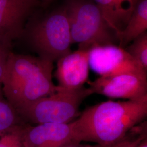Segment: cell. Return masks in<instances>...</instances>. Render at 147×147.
<instances>
[{
  "label": "cell",
  "instance_id": "obj_1",
  "mask_svg": "<svg viewBox=\"0 0 147 147\" xmlns=\"http://www.w3.org/2000/svg\"><path fill=\"white\" fill-rule=\"evenodd\" d=\"M147 116V95L125 101L109 100L90 106L73 121L74 140L111 147Z\"/></svg>",
  "mask_w": 147,
  "mask_h": 147
},
{
  "label": "cell",
  "instance_id": "obj_2",
  "mask_svg": "<svg viewBox=\"0 0 147 147\" xmlns=\"http://www.w3.org/2000/svg\"><path fill=\"white\" fill-rule=\"evenodd\" d=\"M53 63L40 56L10 53L2 84L16 112L58 90L53 81Z\"/></svg>",
  "mask_w": 147,
  "mask_h": 147
},
{
  "label": "cell",
  "instance_id": "obj_3",
  "mask_svg": "<svg viewBox=\"0 0 147 147\" xmlns=\"http://www.w3.org/2000/svg\"><path fill=\"white\" fill-rule=\"evenodd\" d=\"M90 95L89 89L84 87L75 90L59 87L54 94L32 102L17 113L26 124H68L79 117L80 105Z\"/></svg>",
  "mask_w": 147,
  "mask_h": 147
},
{
  "label": "cell",
  "instance_id": "obj_4",
  "mask_svg": "<svg viewBox=\"0 0 147 147\" xmlns=\"http://www.w3.org/2000/svg\"><path fill=\"white\" fill-rule=\"evenodd\" d=\"M66 8L72 43L78 44L79 49L113 44L116 35L94 2L74 0Z\"/></svg>",
  "mask_w": 147,
  "mask_h": 147
},
{
  "label": "cell",
  "instance_id": "obj_5",
  "mask_svg": "<svg viewBox=\"0 0 147 147\" xmlns=\"http://www.w3.org/2000/svg\"><path fill=\"white\" fill-rule=\"evenodd\" d=\"M30 37L39 56L53 62L71 53L73 43L67 8L55 11L38 22Z\"/></svg>",
  "mask_w": 147,
  "mask_h": 147
},
{
  "label": "cell",
  "instance_id": "obj_6",
  "mask_svg": "<svg viewBox=\"0 0 147 147\" xmlns=\"http://www.w3.org/2000/svg\"><path fill=\"white\" fill-rule=\"evenodd\" d=\"M91 94L110 98L136 100L147 95V73H125L100 76L88 82Z\"/></svg>",
  "mask_w": 147,
  "mask_h": 147
},
{
  "label": "cell",
  "instance_id": "obj_7",
  "mask_svg": "<svg viewBox=\"0 0 147 147\" xmlns=\"http://www.w3.org/2000/svg\"><path fill=\"white\" fill-rule=\"evenodd\" d=\"M89 67L100 76L125 73H146L125 49L114 44L96 46L89 50Z\"/></svg>",
  "mask_w": 147,
  "mask_h": 147
},
{
  "label": "cell",
  "instance_id": "obj_8",
  "mask_svg": "<svg viewBox=\"0 0 147 147\" xmlns=\"http://www.w3.org/2000/svg\"><path fill=\"white\" fill-rule=\"evenodd\" d=\"M55 76L58 86L64 89H80L89 77V50L78 49L57 61Z\"/></svg>",
  "mask_w": 147,
  "mask_h": 147
},
{
  "label": "cell",
  "instance_id": "obj_9",
  "mask_svg": "<svg viewBox=\"0 0 147 147\" xmlns=\"http://www.w3.org/2000/svg\"><path fill=\"white\" fill-rule=\"evenodd\" d=\"M36 0H0V42L11 46Z\"/></svg>",
  "mask_w": 147,
  "mask_h": 147
},
{
  "label": "cell",
  "instance_id": "obj_10",
  "mask_svg": "<svg viewBox=\"0 0 147 147\" xmlns=\"http://www.w3.org/2000/svg\"><path fill=\"white\" fill-rule=\"evenodd\" d=\"M73 140V121L33 126L27 124L24 135V147H62Z\"/></svg>",
  "mask_w": 147,
  "mask_h": 147
},
{
  "label": "cell",
  "instance_id": "obj_11",
  "mask_svg": "<svg viewBox=\"0 0 147 147\" xmlns=\"http://www.w3.org/2000/svg\"><path fill=\"white\" fill-rule=\"evenodd\" d=\"M140 0H93L116 38L130 19Z\"/></svg>",
  "mask_w": 147,
  "mask_h": 147
},
{
  "label": "cell",
  "instance_id": "obj_12",
  "mask_svg": "<svg viewBox=\"0 0 147 147\" xmlns=\"http://www.w3.org/2000/svg\"><path fill=\"white\" fill-rule=\"evenodd\" d=\"M147 29V0H140L126 27L117 37L124 48Z\"/></svg>",
  "mask_w": 147,
  "mask_h": 147
},
{
  "label": "cell",
  "instance_id": "obj_13",
  "mask_svg": "<svg viewBox=\"0 0 147 147\" xmlns=\"http://www.w3.org/2000/svg\"><path fill=\"white\" fill-rule=\"evenodd\" d=\"M23 123H25L5 98L2 84L0 83V132Z\"/></svg>",
  "mask_w": 147,
  "mask_h": 147
},
{
  "label": "cell",
  "instance_id": "obj_14",
  "mask_svg": "<svg viewBox=\"0 0 147 147\" xmlns=\"http://www.w3.org/2000/svg\"><path fill=\"white\" fill-rule=\"evenodd\" d=\"M125 49L142 68L147 71V33L144 32L134 39Z\"/></svg>",
  "mask_w": 147,
  "mask_h": 147
},
{
  "label": "cell",
  "instance_id": "obj_15",
  "mask_svg": "<svg viewBox=\"0 0 147 147\" xmlns=\"http://www.w3.org/2000/svg\"><path fill=\"white\" fill-rule=\"evenodd\" d=\"M26 125H16L1 132L0 147H24V135Z\"/></svg>",
  "mask_w": 147,
  "mask_h": 147
},
{
  "label": "cell",
  "instance_id": "obj_16",
  "mask_svg": "<svg viewBox=\"0 0 147 147\" xmlns=\"http://www.w3.org/2000/svg\"><path fill=\"white\" fill-rule=\"evenodd\" d=\"M147 137V122L143 121L133 127L120 141L111 147H137ZM86 147H101L95 145H86Z\"/></svg>",
  "mask_w": 147,
  "mask_h": 147
},
{
  "label": "cell",
  "instance_id": "obj_17",
  "mask_svg": "<svg viewBox=\"0 0 147 147\" xmlns=\"http://www.w3.org/2000/svg\"><path fill=\"white\" fill-rule=\"evenodd\" d=\"M11 46L0 42V83L2 84L10 53Z\"/></svg>",
  "mask_w": 147,
  "mask_h": 147
},
{
  "label": "cell",
  "instance_id": "obj_18",
  "mask_svg": "<svg viewBox=\"0 0 147 147\" xmlns=\"http://www.w3.org/2000/svg\"><path fill=\"white\" fill-rule=\"evenodd\" d=\"M62 147H86V146L82 144L81 142L73 140L69 142Z\"/></svg>",
  "mask_w": 147,
  "mask_h": 147
},
{
  "label": "cell",
  "instance_id": "obj_19",
  "mask_svg": "<svg viewBox=\"0 0 147 147\" xmlns=\"http://www.w3.org/2000/svg\"><path fill=\"white\" fill-rule=\"evenodd\" d=\"M137 147H147V137H146L142 140L138 144Z\"/></svg>",
  "mask_w": 147,
  "mask_h": 147
},
{
  "label": "cell",
  "instance_id": "obj_20",
  "mask_svg": "<svg viewBox=\"0 0 147 147\" xmlns=\"http://www.w3.org/2000/svg\"><path fill=\"white\" fill-rule=\"evenodd\" d=\"M36 1H43V2H49V1H52V0H36Z\"/></svg>",
  "mask_w": 147,
  "mask_h": 147
}]
</instances>
